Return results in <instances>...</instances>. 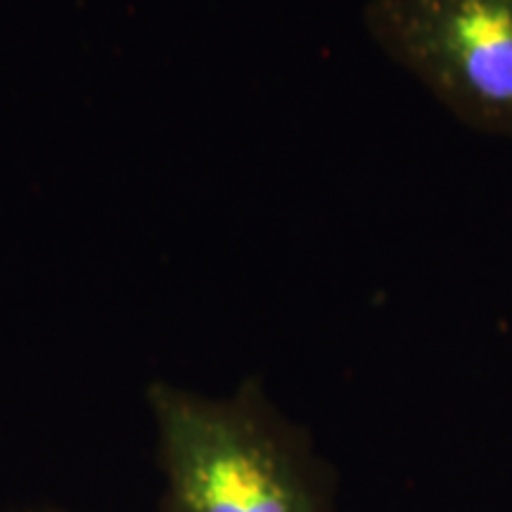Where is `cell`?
<instances>
[{"instance_id":"obj_2","label":"cell","mask_w":512,"mask_h":512,"mask_svg":"<svg viewBox=\"0 0 512 512\" xmlns=\"http://www.w3.org/2000/svg\"><path fill=\"white\" fill-rule=\"evenodd\" d=\"M363 24L453 117L512 138V0H368Z\"/></svg>"},{"instance_id":"obj_1","label":"cell","mask_w":512,"mask_h":512,"mask_svg":"<svg viewBox=\"0 0 512 512\" xmlns=\"http://www.w3.org/2000/svg\"><path fill=\"white\" fill-rule=\"evenodd\" d=\"M162 472L159 512H337V475L259 377L228 396L147 387Z\"/></svg>"},{"instance_id":"obj_3","label":"cell","mask_w":512,"mask_h":512,"mask_svg":"<svg viewBox=\"0 0 512 512\" xmlns=\"http://www.w3.org/2000/svg\"><path fill=\"white\" fill-rule=\"evenodd\" d=\"M19 512H67V510H57V508H36V510H19Z\"/></svg>"}]
</instances>
